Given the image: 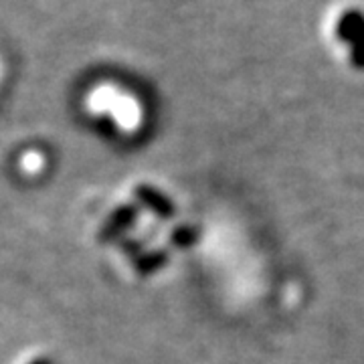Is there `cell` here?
<instances>
[{"label":"cell","mask_w":364,"mask_h":364,"mask_svg":"<svg viewBox=\"0 0 364 364\" xmlns=\"http://www.w3.org/2000/svg\"><path fill=\"white\" fill-rule=\"evenodd\" d=\"M338 37L352 53V63L364 67V16L360 13H346L338 23Z\"/></svg>","instance_id":"1"}]
</instances>
